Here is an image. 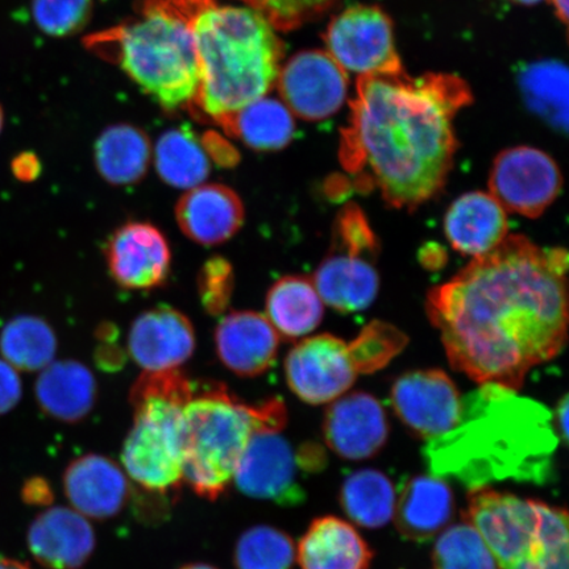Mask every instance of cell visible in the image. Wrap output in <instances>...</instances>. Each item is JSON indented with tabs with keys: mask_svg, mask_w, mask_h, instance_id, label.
Returning a JSON list of instances; mask_svg holds the SVG:
<instances>
[{
	"mask_svg": "<svg viewBox=\"0 0 569 569\" xmlns=\"http://www.w3.org/2000/svg\"><path fill=\"white\" fill-rule=\"evenodd\" d=\"M453 496L437 476H416L405 483L396 500V525L403 538L429 542L450 521Z\"/></svg>",
	"mask_w": 569,
	"mask_h": 569,
	"instance_id": "cell-24",
	"label": "cell"
},
{
	"mask_svg": "<svg viewBox=\"0 0 569 569\" xmlns=\"http://www.w3.org/2000/svg\"><path fill=\"white\" fill-rule=\"evenodd\" d=\"M183 481L216 501L226 492L253 433L281 431L287 409L280 400L247 405L223 386L194 390L183 407Z\"/></svg>",
	"mask_w": 569,
	"mask_h": 569,
	"instance_id": "cell-5",
	"label": "cell"
},
{
	"mask_svg": "<svg viewBox=\"0 0 569 569\" xmlns=\"http://www.w3.org/2000/svg\"><path fill=\"white\" fill-rule=\"evenodd\" d=\"M36 398L42 411L57 421L81 422L96 405V377L80 361L52 362L36 382Z\"/></svg>",
	"mask_w": 569,
	"mask_h": 569,
	"instance_id": "cell-25",
	"label": "cell"
},
{
	"mask_svg": "<svg viewBox=\"0 0 569 569\" xmlns=\"http://www.w3.org/2000/svg\"><path fill=\"white\" fill-rule=\"evenodd\" d=\"M296 560L293 540L270 526L243 532L234 549L237 569H291Z\"/></svg>",
	"mask_w": 569,
	"mask_h": 569,
	"instance_id": "cell-34",
	"label": "cell"
},
{
	"mask_svg": "<svg viewBox=\"0 0 569 569\" xmlns=\"http://www.w3.org/2000/svg\"><path fill=\"white\" fill-rule=\"evenodd\" d=\"M169 2L180 7L181 10L188 13H190V11L197 12L198 10H201L202 7L210 4V0H169Z\"/></svg>",
	"mask_w": 569,
	"mask_h": 569,
	"instance_id": "cell-44",
	"label": "cell"
},
{
	"mask_svg": "<svg viewBox=\"0 0 569 569\" xmlns=\"http://www.w3.org/2000/svg\"><path fill=\"white\" fill-rule=\"evenodd\" d=\"M395 42L390 19L373 6L348 7L326 32V52L346 73L359 77L402 71Z\"/></svg>",
	"mask_w": 569,
	"mask_h": 569,
	"instance_id": "cell-11",
	"label": "cell"
},
{
	"mask_svg": "<svg viewBox=\"0 0 569 569\" xmlns=\"http://www.w3.org/2000/svg\"><path fill=\"white\" fill-rule=\"evenodd\" d=\"M27 540L33 558L48 569H81L96 550V532L88 519L62 507L36 518Z\"/></svg>",
	"mask_w": 569,
	"mask_h": 569,
	"instance_id": "cell-21",
	"label": "cell"
},
{
	"mask_svg": "<svg viewBox=\"0 0 569 569\" xmlns=\"http://www.w3.org/2000/svg\"><path fill=\"white\" fill-rule=\"evenodd\" d=\"M154 167L170 187L190 190L199 187L210 174L208 152L188 127L163 132L154 147Z\"/></svg>",
	"mask_w": 569,
	"mask_h": 569,
	"instance_id": "cell-29",
	"label": "cell"
},
{
	"mask_svg": "<svg viewBox=\"0 0 569 569\" xmlns=\"http://www.w3.org/2000/svg\"><path fill=\"white\" fill-rule=\"evenodd\" d=\"M194 390L178 369L144 372L131 390L134 419L122 461L131 479L151 492L166 495L183 481L182 412Z\"/></svg>",
	"mask_w": 569,
	"mask_h": 569,
	"instance_id": "cell-7",
	"label": "cell"
},
{
	"mask_svg": "<svg viewBox=\"0 0 569 569\" xmlns=\"http://www.w3.org/2000/svg\"><path fill=\"white\" fill-rule=\"evenodd\" d=\"M264 16L269 23L289 31L329 9L336 0H246Z\"/></svg>",
	"mask_w": 569,
	"mask_h": 569,
	"instance_id": "cell-38",
	"label": "cell"
},
{
	"mask_svg": "<svg viewBox=\"0 0 569 569\" xmlns=\"http://www.w3.org/2000/svg\"><path fill=\"white\" fill-rule=\"evenodd\" d=\"M12 173L20 181H33L40 174V162L33 153L24 152L17 156L11 163Z\"/></svg>",
	"mask_w": 569,
	"mask_h": 569,
	"instance_id": "cell-41",
	"label": "cell"
},
{
	"mask_svg": "<svg viewBox=\"0 0 569 569\" xmlns=\"http://www.w3.org/2000/svg\"><path fill=\"white\" fill-rule=\"evenodd\" d=\"M234 287L233 268L229 260L211 258L198 274V295L202 308L212 317L224 315L232 300Z\"/></svg>",
	"mask_w": 569,
	"mask_h": 569,
	"instance_id": "cell-37",
	"label": "cell"
},
{
	"mask_svg": "<svg viewBox=\"0 0 569 569\" xmlns=\"http://www.w3.org/2000/svg\"><path fill=\"white\" fill-rule=\"evenodd\" d=\"M372 559L360 533L337 517L316 519L298 546L302 569H368Z\"/></svg>",
	"mask_w": 569,
	"mask_h": 569,
	"instance_id": "cell-26",
	"label": "cell"
},
{
	"mask_svg": "<svg viewBox=\"0 0 569 569\" xmlns=\"http://www.w3.org/2000/svg\"><path fill=\"white\" fill-rule=\"evenodd\" d=\"M519 88L530 109L551 126L568 127V69L546 60L530 63L519 74Z\"/></svg>",
	"mask_w": 569,
	"mask_h": 569,
	"instance_id": "cell-32",
	"label": "cell"
},
{
	"mask_svg": "<svg viewBox=\"0 0 569 569\" xmlns=\"http://www.w3.org/2000/svg\"><path fill=\"white\" fill-rule=\"evenodd\" d=\"M246 496L296 507L305 501L293 448L280 431L259 430L249 440L233 479Z\"/></svg>",
	"mask_w": 569,
	"mask_h": 569,
	"instance_id": "cell-13",
	"label": "cell"
},
{
	"mask_svg": "<svg viewBox=\"0 0 569 569\" xmlns=\"http://www.w3.org/2000/svg\"><path fill=\"white\" fill-rule=\"evenodd\" d=\"M466 521L480 532L498 569H568L565 509L483 488L469 496Z\"/></svg>",
	"mask_w": 569,
	"mask_h": 569,
	"instance_id": "cell-8",
	"label": "cell"
},
{
	"mask_svg": "<svg viewBox=\"0 0 569 569\" xmlns=\"http://www.w3.org/2000/svg\"><path fill=\"white\" fill-rule=\"evenodd\" d=\"M390 398L398 418L423 439L443 436L459 421V389L439 369L402 375L393 383Z\"/></svg>",
	"mask_w": 569,
	"mask_h": 569,
	"instance_id": "cell-14",
	"label": "cell"
},
{
	"mask_svg": "<svg viewBox=\"0 0 569 569\" xmlns=\"http://www.w3.org/2000/svg\"><path fill=\"white\" fill-rule=\"evenodd\" d=\"M471 101L452 74L359 77L340 161L391 208L415 210L443 190L458 148L453 119Z\"/></svg>",
	"mask_w": 569,
	"mask_h": 569,
	"instance_id": "cell-2",
	"label": "cell"
},
{
	"mask_svg": "<svg viewBox=\"0 0 569 569\" xmlns=\"http://www.w3.org/2000/svg\"><path fill=\"white\" fill-rule=\"evenodd\" d=\"M432 559L436 569H498L480 532L467 521L439 537Z\"/></svg>",
	"mask_w": 569,
	"mask_h": 569,
	"instance_id": "cell-35",
	"label": "cell"
},
{
	"mask_svg": "<svg viewBox=\"0 0 569 569\" xmlns=\"http://www.w3.org/2000/svg\"><path fill=\"white\" fill-rule=\"evenodd\" d=\"M563 177L551 156L538 148L515 147L497 156L489 176V193L505 211L536 219L561 191Z\"/></svg>",
	"mask_w": 569,
	"mask_h": 569,
	"instance_id": "cell-12",
	"label": "cell"
},
{
	"mask_svg": "<svg viewBox=\"0 0 569 569\" xmlns=\"http://www.w3.org/2000/svg\"><path fill=\"white\" fill-rule=\"evenodd\" d=\"M190 13L169 0L147 6L116 33L118 59L128 76L168 110L197 96L199 62Z\"/></svg>",
	"mask_w": 569,
	"mask_h": 569,
	"instance_id": "cell-6",
	"label": "cell"
},
{
	"mask_svg": "<svg viewBox=\"0 0 569 569\" xmlns=\"http://www.w3.org/2000/svg\"><path fill=\"white\" fill-rule=\"evenodd\" d=\"M104 256L113 281L128 290L161 287L172 267L166 234L147 222L120 226L107 241Z\"/></svg>",
	"mask_w": 569,
	"mask_h": 569,
	"instance_id": "cell-16",
	"label": "cell"
},
{
	"mask_svg": "<svg viewBox=\"0 0 569 569\" xmlns=\"http://www.w3.org/2000/svg\"><path fill=\"white\" fill-rule=\"evenodd\" d=\"M198 62L199 103L226 127L279 80L281 42L252 7L204 6L191 18Z\"/></svg>",
	"mask_w": 569,
	"mask_h": 569,
	"instance_id": "cell-4",
	"label": "cell"
},
{
	"mask_svg": "<svg viewBox=\"0 0 569 569\" xmlns=\"http://www.w3.org/2000/svg\"><path fill=\"white\" fill-rule=\"evenodd\" d=\"M323 433L327 446L339 457L350 460L372 458L387 443L386 411L366 391L343 395L327 409Z\"/></svg>",
	"mask_w": 569,
	"mask_h": 569,
	"instance_id": "cell-18",
	"label": "cell"
},
{
	"mask_svg": "<svg viewBox=\"0 0 569 569\" xmlns=\"http://www.w3.org/2000/svg\"><path fill=\"white\" fill-rule=\"evenodd\" d=\"M445 233L455 251L480 258L509 234L508 212L483 191H471L453 201L445 217Z\"/></svg>",
	"mask_w": 569,
	"mask_h": 569,
	"instance_id": "cell-23",
	"label": "cell"
},
{
	"mask_svg": "<svg viewBox=\"0 0 569 569\" xmlns=\"http://www.w3.org/2000/svg\"><path fill=\"white\" fill-rule=\"evenodd\" d=\"M568 396L563 397V400L559 402L558 407V423L561 438L563 442H568Z\"/></svg>",
	"mask_w": 569,
	"mask_h": 569,
	"instance_id": "cell-43",
	"label": "cell"
},
{
	"mask_svg": "<svg viewBox=\"0 0 569 569\" xmlns=\"http://www.w3.org/2000/svg\"><path fill=\"white\" fill-rule=\"evenodd\" d=\"M92 0H32V18L41 32L66 38L88 23Z\"/></svg>",
	"mask_w": 569,
	"mask_h": 569,
	"instance_id": "cell-36",
	"label": "cell"
},
{
	"mask_svg": "<svg viewBox=\"0 0 569 569\" xmlns=\"http://www.w3.org/2000/svg\"><path fill=\"white\" fill-rule=\"evenodd\" d=\"M336 251L317 269L315 287L325 305L340 312L369 308L380 289L379 272L369 260L377 252V240L358 206H347L337 220Z\"/></svg>",
	"mask_w": 569,
	"mask_h": 569,
	"instance_id": "cell-10",
	"label": "cell"
},
{
	"mask_svg": "<svg viewBox=\"0 0 569 569\" xmlns=\"http://www.w3.org/2000/svg\"><path fill=\"white\" fill-rule=\"evenodd\" d=\"M558 443L545 405L483 383L461 398L458 423L427 440L422 455L433 476L472 490L505 480L545 486L553 476Z\"/></svg>",
	"mask_w": 569,
	"mask_h": 569,
	"instance_id": "cell-3",
	"label": "cell"
},
{
	"mask_svg": "<svg viewBox=\"0 0 569 569\" xmlns=\"http://www.w3.org/2000/svg\"><path fill=\"white\" fill-rule=\"evenodd\" d=\"M151 159L152 147L147 134L130 124L107 128L96 142L98 172L117 187L141 181Z\"/></svg>",
	"mask_w": 569,
	"mask_h": 569,
	"instance_id": "cell-28",
	"label": "cell"
},
{
	"mask_svg": "<svg viewBox=\"0 0 569 569\" xmlns=\"http://www.w3.org/2000/svg\"><path fill=\"white\" fill-rule=\"evenodd\" d=\"M0 569H31L21 561L9 558H0Z\"/></svg>",
	"mask_w": 569,
	"mask_h": 569,
	"instance_id": "cell-46",
	"label": "cell"
},
{
	"mask_svg": "<svg viewBox=\"0 0 569 569\" xmlns=\"http://www.w3.org/2000/svg\"><path fill=\"white\" fill-rule=\"evenodd\" d=\"M63 489L78 513L107 519L122 511L130 487L116 462L101 455L89 453L70 462L63 475Z\"/></svg>",
	"mask_w": 569,
	"mask_h": 569,
	"instance_id": "cell-22",
	"label": "cell"
},
{
	"mask_svg": "<svg viewBox=\"0 0 569 569\" xmlns=\"http://www.w3.org/2000/svg\"><path fill=\"white\" fill-rule=\"evenodd\" d=\"M513 2L525 6H531L542 2V0H513Z\"/></svg>",
	"mask_w": 569,
	"mask_h": 569,
	"instance_id": "cell-48",
	"label": "cell"
},
{
	"mask_svg": "<svg viewBox=\"0 0 569 569\" xmlns=\"http://www.w3.org/2000/svg\"><path fill=\"white\" fill-rule=\"evenodd\" d=\"M180 569H218V568L209 566V565L197 563V565L184 566Z\"/></svg>",
	"mask_w": 569,
	"mask_h": 569,
	"instance_id": "cell-47",
	"label": "cell"
},
{
	"mask_svg": "<svg viewBox=\"0 0 569 569\" xmlns=\"http://www.w3.org/2000/svg\"><path fill=\"white\" fill-rule=\"evenodd\" d=\"M555 11L563 23L568 20V0H551Z\"/></svg>",
	"mask_w": 569,
	"mask_h": 569,
	"instance_id": "cell-45",
	"label": "cell"
},
{
	"mask_svg": "<svg viewBox=\"0 0 569 569\" xmlns=\"http://www.w3.org/2000/svg\"><path fill=\"white\" fill-rule=\"evenodd\" d=\"M407 345L396 327L373 322L353 341L322 333L306 338L284 360L288 386L303 402L336 401L350 390L361 373L386 367Z\"/></svg>",
	"mask_w": 569,
	"mask_h": 569,
	"instance_id": "cell-9",
	"label": "cell"
},
{
	"mask_svg": "<svg viewBox=\"0 0 569 569\" xmlns=\"http://www.w3.org/2000/svg\"><path fill=\"white\" fill-rule=\"evenodd\" d=\"M568 253L522 234L472 259L427 296L426 310L450 365L469 379L511 390L567 341Z\"/></svg>",
	"mask_w": 569,
	"mask_h": 569,
	"instance_id": "cell-1",
	"label": "cell"
},
{
	"mask_svg": "<svg viewBox=\"0 0 569 569\" xmlns=\"http://www.w3.org/2000/svg\"><path fill=\"white\" fill-rule=\"evenodd\" d=\"M209 158L217 161L219 166L232 167L239 160V156L229 144H224L218 137L202 142Z\"/></svg>",
	"mask_w": 569,
	"mask_h": 569,
	"instance_id": "cell-40",
	"label": "cell"
},
{
	"mask_svg": "<svg viewBox=\"0 0 569 569\" xmlns=\"http://www.w3.org/2000/svg\"><path fill=\"white\" fill-rule=\"evenodd\" d=\"M226 128L249 148L264 152L287 147L296 131L293 112L288 106L266 97L234 113Z\"/></svg>",
	"mask_w": 569,
	"mask_h": 569,
	"instance_id": "cell-30",
	"label": "cell"
},
{
	"mask_svg": "<svg viewBox=\"0 0 569 569\" xmlns=\"http://www.w3.org/2000/svg\"><path fill=\"white\" fill-rule=\"evenodd\" d=\"M243 201L229 187L202 183L184 193L176 206L181 231L194 243L220 246L237 234L244 224Z\"/></svg>",
	"mask_w": 569,
	"mask_h": 569,
	"instance_id": "cell-19",
	"label": "cell"
},
{
	"mask_svg": "<svg viewBox=\"0 0 569 569\" xmlns=\"http://www.w3.org/2000/svg\"><path fill=\"white\" fill-rule=\"evenodd\" d=\"M3 127H4V110H3V106L0 104V132H2Z\"/></svg>",
	"mask_w": 569,
	"mask_h": 569,
	"instance_id": "cell-49",
	"label": "cell"
},
{
	"mask_svg": "<svg viewBox=\"0 0 569 569\" xmlns=\"http://www.w3.org/2000/svg\"><path fill=\"white\" fill-rule=\"evenodd\" d=\"M23 497L30 503H49L52 501V492L48 483L42 479H32L26 483Z\"/></svg>",
	"mask_w": 569,
	"mask_h": 569,
	"instance_id": "cell-42",
	"label": "cell"
},
{
	"mask_svg": "<svg viewBox=\"0 0 569 569\" xmlns=\"http://www.w3.org/2000/svg\"><path fill=\"white\" fill-rule=\"evenodd\" d=\"M396 490L386 475L361 469L348 476L340 490L341 508L356 525L377 529L395 516Z\"/></svg>",
	"mask_w": 569,
	"mask_h": 569,
	"instance_id": "cell-31",
	"label": "cell"
},
{
	"mask_svg": "<svg viewBox=\"0 0 569 569\" xmlns=\"http://www.w3.org/2000/svg\"><path fill=\"white\" fill-rule=\"evenodd\" d=\"M21 398V382L16 368L0 360V415L11 411Z\"/></svg>",
	"mask_w": 569,
	"mask_h": 569,
	"instance_id": "cell-39",
	"label": "cell"
},
{
	"mask_svg": "<svg viewBox=\"0 0 569 569\" xmlns=\"http://www.w3.org/2000/svg\"><path fill=\"white\" fill-rule=\"evenodd\" d=\"M216 350L226 368L241 377H256L274 365L280 336L266 316L232 311L217 326Z\"/></svg>",
	"mask_w": 569,
	"mask_h": 569,
	"instance_id": "cell-20",
	"label": "cell"
},
{
	"mask_svg": "<svg viewBox=\"0 0 569 569\" xmlns=\"http://www.w3.org/2000/svg\"><path fill=\"white\" fill-rule=\"evenodd\" d=\"M196 350L193 325L181 311L158 306L133 320L128 333V352L144 372L174 371Z\"/></svg>",
	"mask_w": 569,
	"mask_h": 569,
	"instance_id": "cell-17",
	"label": "cell"
},
{
	"mask_svg": "<svg viewBox=\"0 0 569 569\" xmlns=\"http://www.w3.org/2000/svg\"><path fill=\"white\" fill-rule=\"evenodd\" d=\"M280 92L284 104L306 120H323L337 113L348 94V76L323 51L298 53L280 70Z\"/></svg>",
	"mask_w": 569,
	"mask_h": 569,
	"instance_id": "cell-15",
	"label": "cell"
},
{
	"mask_svg": "<svg viewBox=\"0 0 569 569\" xmlns=\"http://www.w3.org/2000/svg\"><path fill=\"white\" fill-rule=\"evenodd\" d=\"M0 351L20 371H42L52 365L57 338L44 319L23 316L12 319L0 333Z\"/></svg>",
	"mask_w": 569,
	"mask_h": 569,
	"instance_id": "cell-33",
	"label": "cell"
},
{
	"mask_svg": "<svg viewBox=\"0 0 569 569\" xmlns=\"http://www.w3.org/2000/svg\"><path fill=\"white\" fill-rule=\"evenodd\" d=\"M267 318L287 340L308 337L322 322L325 303L312 281L301 276L282 277L269 289Z\"/></svg>",
	"mask_w": 569,
	"mask_h": 569,
	"instance_id": "cell-27",
	"label": "cell"
}]
</instances>
